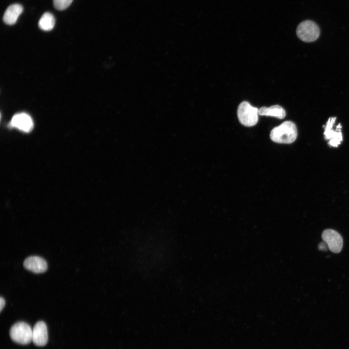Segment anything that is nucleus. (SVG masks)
<instances>
[{
    "instance_id": "1",
    "label": "nucleus",
    "mask_w": 349,
    "mask_h": 349,
    "mask_svg": "<svg viewBox=\"0 0 349 349\" xmlns=\"http://www.w3.org/2000/svg\"><path fill=\"white\" fill-rule=\"evenodd\" d=\"M298 131L296 125L292 121H286L270 131L271 140L278 143H291L296 139Z\"/></svg>"
},
{
    "instance_id": "2",
    "label": "nucleus",
    "mask_w": 349,
    "mask_h": 349,
    "mask_svg": "<svg viewBox=\"0 0 349 349\" xmlns=\"http://www.w3.org/2000/svg\"><path fill=\"white\" fill-rule=\"evenodd\" d=\"M259 109L252 106L246 101L242 102L237 110V115L239 122L245 127H253L258 120Z\"/></svg>"
},
{
    "instance_id": "3",
    "label": "nucleus",
    "mask_w": 349,
    "mask_h": 349,
    "mask_svg": "<svg viewBox=\"0 0 349 349\" xmlns=\"http://www.w3.org/2000/svg\"><path fill=\"white\" fill-rule=\"evenodd\" d=\"M32 329L23 321L14 324L10 328L9 334L14 342L22 345L29 344L32 341Z\"/></svg>"
},
{
    "instance_id": "4",
    "label": "nucleus",
    "mask_w": 349,
    "mask_h": 349,
    "mask_svg": "<svg viewBox=\"0 0 349 349\" xmlns=\"http://www.w3.org/2000/svg\"><path fill=\"white\" fill-rule=\"evenodd\" d=\"M297 36L305 42H312L319 36L320 29L314 21L310 20L301 22L296 29Z\"/></svg>"
},
{
    "instance_id": "5",
    "label": "nucleus",
    "mask_w": 349,
    "mask_h": 349,
    "mask_svg": "<svg viewBox=\"0 0 349 349\" xmlns=\"http://www.w3.org/2000/svg\"><path fill=\"white\" fill-rule=\"evenodd\" d=\"M336 117L329 118L324 128V135L326 140H329V144L331 146L337 147L343 141L341 132L342 126L339 124L334 130L332 128L335 123Z\"/></svg>"
},
{
    "instance_id": "6",
    "label": "nucleus",
    "mask_w": 349,
    "mask_h": 349,
    "mask_svg": "<svg viewBox=\"0 0 349 349\" xmlns=\"http://www.w3.org/2000/svg\"><path fill=\"white\" fill-rule=\"evenodd\" d=\"M321 238L329 250L333 253H340L343 247V240L341 235L332 229L324 230Z\"/></svg>"
},
{
    "instance_id": "7",
    "label": "nucleus",
    "mask_w": 349,
    "mask_h": 349,
    "mask_svg": "<svg viewBox=\"0 0 349 349\" xmlns=\"http://www.w3.org/2000/svg\"><path fill=\"white\" fill-rule=\"evenodd\" d=\"M47 327L42 321L37 322L32 329V341L37 346H44L48 342Z\"/></svg>"
},
{
    "instance_id": "8",
    "label": "nucleus",
    "mask_w": 349,
    "mask_h": 349,
    "mask_svg": "<svg viewBox=\"0 0 349 349\" xmlns=\"http://www.w3.org/2000/svg\"><path fill=\"white\" fill-rule=\"evenodd\" d=\"M10 125L12 127L26 132L32 130L33 127L32 118L25 113H20L15 115L11 120Z\"/></svg>"
},
{
    "instance_id": "9",
    "label": "nucleus",
    "mask_w": 349,
    "mask_h": 349,
    "mask_svg": "<svg viewBox=\"0 0 349 349\" xmlns=\"http://www.w3.org/2000/svg\"><path fill=\"white\" fill-rule=\"evenodd\" d=\"M24 267L36 273L45 272L47 270V263L44 259L38 256H31L24 261Z\"/></svg>"
},
{
    "instance_id": "10",
    "label": "nucleus",
    "mask_w": 349,
    "mask_h": 349,
    "mask_svg": "<svg viewBox=\"0 0 349 349\" xmlns=\"http://www.w3.org/2000/svg\"><path fill=\"white\" fill-rule=\"evenodd\" d=\"M23 11V7L19 4H13L6 9L3 20L7 24L13 25L16 22L19 15Z\"/></svg>"
},
{
    "instance_id": "11",
    "label": "nucleus",
    "mask_w": 349,
    "mask_h": 349,
    "mask_svg": "<svg viewBox=\"0 0 349 349\" xmlns=\"http://www.w3.org/2000/svg\"><path fill=\"white\" fill-rule=\"evenodd\" d=\"M258 114L260 115L275 117L280 119L284 118L286 115L285 109L278 105L270 107H262L259 109Z\"/></svg>"
},
{
    "instance_id": "12",
    "label": "nucleus",
    "mask_w": 349,
    "mask_h": 349,
    "mask_svg": "<svg viewBox=\"0 0 349 349\" xmlns=\"http://www.w3.org/2000/svg\"><path fill=\"white\" fill-rule=\"evenodd\" d=\"M55 25V18L53 15L48 12L45 13L38 22L39 28L43 31L51 30Z\"/></svg>"
},
{
    "instance_id": "13",
    "label": "nucleus",
    "mask_w": 349,
    "mask_h": 349,
    "mask_svg": "<svg viewBox=\"0 0 349 349\" xmlns=\"http://www.w3.org/2000/svg\"><path fill=\"white\" fill-rule=\"evenodd\" d=\"M73 0H53V5L56 9L63 10L66 9L72 3Z\"/></svg>"
},
{
    "instance_id": "14",
    "label": "nucleus",
    "mask_w": 349,
    "mask_h": 349,
    "mask_svg": "<svg viewBox=\"0 0 349 349\" xmlns=\"http://www.w3.org/2000/svg\"><path fill=\"white\" fill-rule=\"evenodd\" d=\"M5 301L4 299L1 297L0 298V311L1 312L2 310L4 305H5Z\"/></svg>"
}]
</instances>
